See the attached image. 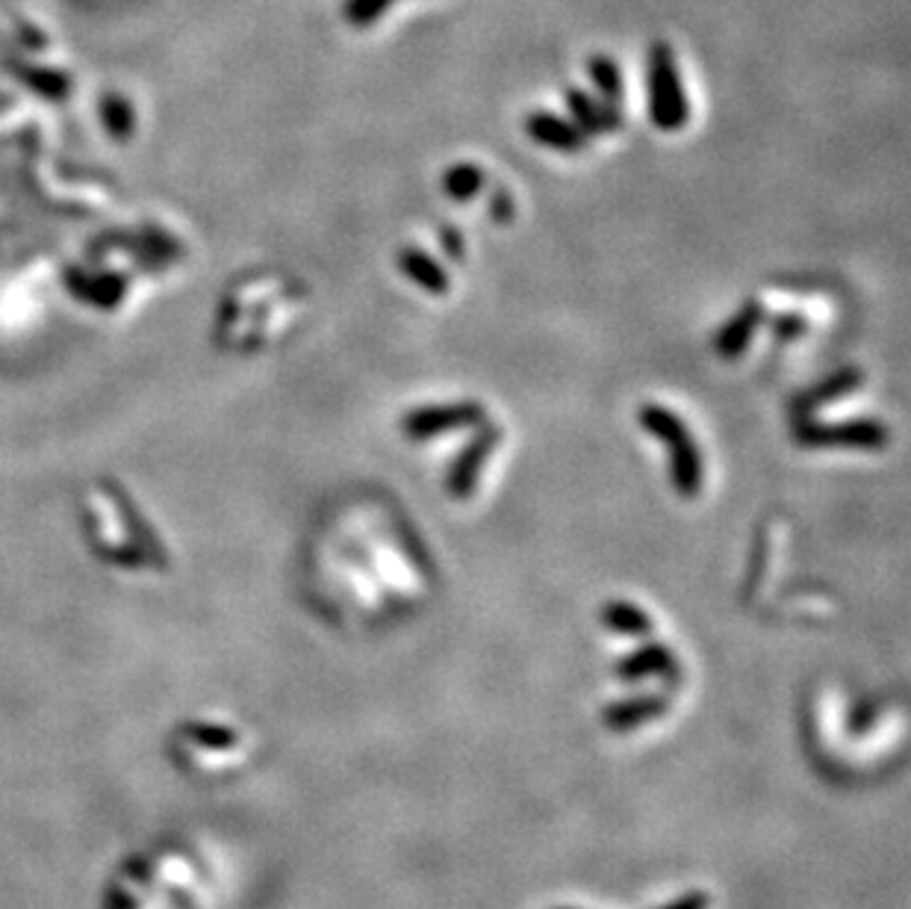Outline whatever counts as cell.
<instances>
[{
	"label": "cell",
	"mask_w": 911,
	"mask_h": 909,
	"mask_svg": "<svg viewBox=\"0 0 911 909\" xmlns=\"http://www.w3.org/2000/svg\"><path fill=\"white\" fill-rule=\"evenodd\" d=\"M643 432L652 434L655 441H661L666 446V455H670V482L682 496H696L702 490V482H705V464H702V452L700 446L693 443L687 425L679 414H673L670 407L664 405H643L638 414Z\"/></svg>",
	"instance_id": "6da1fadb"
},
{
	"label": "cell",
	"mask_w": 911,
	"mask_h": 909,
	"mask_svg": "<svg viewBox=\"0 0 911 909\" xmlns=\"http://www.w3.org/2000/svg\"><path fill=\"white\" fill-rule=\"evenodd\" d=\"M646 86H649V118L658 131H682L691 115L687 95H684L682 74L675 62L673 48L666 42H655L649 48L646 60Z\"/></svg>",
	"instance_id": "7a4b0ae2"
},
{
	"label": "cell",
	"mask_w": 911,
	"mask_h": 909,
	"mask_svg": "<svg viewBox=\"0 0 911 909\" xmlns=\"http://www.w3.org/2000/svg\"><path fill=\"white\" fill-rule=\"evenodd\" d=\"M794 441L808 450H829V446H843V450H882L891 434L886 423L859 416V420H843V423H815V420H799L794 425Z\"/></svg>",
	"instance_id": "3957f363"
},
{
	"label": "cell",
	"mask_w": 911,
	"mask_h": 909,
	"mask_svg": "<svg viewBox=\"0 0 911 909\" xmlns=\"http://www.w3.org/2000/svg\"><path fill=\"white\" fill-rule=\"evenodd\" d=\"M482 423V402H448V405L416 407L411 414H404L402 432L407 441H431L439 434L460 432V428H473Z\"/></svg>",
	"instance_id": "277c9868"
},
{
	"label": "cell",
	"mask_w": 911,
	"mask_h": 909,
	"mask_svg": "<svg viewBox=\"0 0 911 909\" xmlns=\"http://www.w3.org/2000/svg\"><path fill=\"white\" fill-rule=\"evenodd\" d=\"M499 425H484V428L475 432L473 441L457 452V458L452 461V467H448V494L457 496V499H466V496L473 494L475 485H478V476H482L484 461L490 458L493 446L499 443Z\"/></svg>",
	"instance_id": "5b68a950"
},
{
	"label": "cell",
	"mask_w": 911,
	"mask_h": 909,
	"mask_svg": "<svg viewBox=\"0 0 911 909\" xmlns=\"http://www.w3.org/2000/svg\"><path fill=\"white\" fill-rule=\"evenodd\" d=\"M526 133L528 140H535L537 145L561 151V154H576L588 142V136L579 131V124L570 122V118H561V115L546 113V110L526 115Z\"/></svg>",
	"instance_id": "8992f818"
},
{
	"label": "cell",
	"mask_w": 911,
	"mask_h": 909,
	"mask_svg": "<svg viewBox=\"0 0 911 909\" xmlns=\"http://www.w3.org/2000/svg\"><path fill=\"white\" fill-rule=\"evenodd\" d=\"M567 106H570L572 122L579 124V131L584 136L590 133H613L620 131L622 113L617 104L605 101V97H590L588 92L570 86L567 89Z\"/></svg>",
	"instance_id": "52a82bcc"
},
{
	"label": "cell",
	"mask_w": 911,
	"mask_h": 909,
	"mask_svg": "<svg viewBox=\"0 0 911 909\" xmlns=\"http://www.w3.org/2000/svg\"><path fill=\"white\" fill-rule=\"evenodd\" d=\"M762 319H764L762 301H744L735 317L728 319L726 326L717 331L714 349H717L720 358L735 361L737 354H744L746 345L753 343V337H755V331H758V326H762Z\"/></svg>",
	"instance_id": "ba28073f"
},
{
	"label": "cell",
	"mask_w": 911,
	"mask_h": 909,
	"mask_svg": "<svg viewBox=\"0 0 911 909\" xmlns=\"http://www.w3.org/2000/svg\"><path fill=\"white\" fill-rule=\"evenodd\" d=\"M675 659L670 653V647L649 641V644L638 647L634 653L622 655L617 662V676L625 682L646 680V676H658V673H673Z\"/></svg>",
	"instance_id": "9c48e42d"
},
{
	"label": "cell",
	"mask_w": 911,
	"mask_h": 909,
	"mask_svg": "<svg viewBox=\"0 0 911 909\" xmlns=\"http://www.w3.org/2000/svg\"><path fill=\"white\" fill-rule=\"evenodd\" d=\"M859 384H861L859 366H841V370H835L832 375H826L824 381H817L811 390H806V393L794 402V407H797L799 416H806V414H811V411H817V407L829 405V402H835V399L852 393Z\"/></svg>",
	"instance_id": "30bf717a"
},
{
	"label": "cell",
	"mask_w": 911,
	"mask_h": 909,
	"mask_svg": "<svg viewBox=\"0 0 911 909\" xmlns=\"http://www.w3.org/2000/svg\"><path fill=\"white\" fill-rule=\"evenodd\" d=\"M398 269H402L416 287L431 292V296H446L448 283H452L448 281L446 269H443L428 251H422V248L416 246H407L398 251Z\"/></svg>",
	"instance_id": "8fae6325"
},
{
	"label": "cell",
	"mask_w": 911,
	"mask_h": 909,
	"mask_svg": "<svg viewBox=\"0 0 911 909\" xmlns=\"http://www.w3.org/2000/svg\"><path fill=\"white\" fill-rule=\"evenodd\" d=\"M666 712V700L664 698H631V700H620L602 712V724L613 733H629L634 726L646 724L652 717H661Z\"/></svg>",
	"instance_id": "7c38bea8"
},
{
	"label": "cell",
	"mask_w": 911,
	"mask_h": 909,
	"mask_svg": "<svg viewBox=\"0 0 911 909\" xmlns=\"http://www.w3.org/2000/svg\"><path fill=\"white\" fill-rule=\"evenodd\" d=\"M602 623L613 632L631 638H643L652 632V618L629 600H611L608 606H602Z\"/></svg>",
	"instance_id": "4fadbf2b"
},
{
	"label": "cell",
	"mask_w": 911,
	"mask_h": 909,
	"mask_svg": "<svg viewBox=\"0 0 911 909\" xmlns=\"http://www.w3.org/2000/svg\"><path fill=\"white\" fill-rule=\"evenodd\" d=\"M484 180L487 177H484L482 166H475V163H455L443 175V189H446L452 202H473L475 195L482 193Z\"/></svg>",
	"instance_id": "5bb4252c"
},
{
	"label": "cell",
	"mask_w": 911,
	"mask_h": 909,
	"mask_svg": "<svg viewBox=\"0 0 911 909\" xmlns=\"http://www.w3.org/2000/svg\"><path fill=\"white\" fill-rule=\"evenodd\" d=\"M588 74L597 86L599 97H605L611 104H620L622 101V71L620 65L605 56V53H597L588 60Z\"/></svg>",
	"instance_id": "9a60e30c"
},
{
	"label": "cell",
	"mask_w": 911,
	"mask_h": 909,
	"mask_svg": "<svg viewBox=\"0 0 911 909\" xmlns=\"http://www.w3.org/2000/svg\"><path fill=\"white\" fill-rule=\"evenodd\" d=\"M395 0H345L342 3V18L349 21L351 27H372L377 18L384 16L386 9L393 7Z\"/></svg>",
	"instance_id": "2e32d148"
},
{
	"label": "cell",
	"mask_w": 911,
	"mask_h": 909,
	"mask_svg": "<svg viewBox=\"0 0 911 909\" xmlns=\"http://www.w3.org/2000/svg\"><path fill=\"white\" fill-rule=\"evenodd\" d=\"M773 328H776V334H779L781 340H790V337H799V331L806 328V322L799 317H781L773 322Z\"/></svg>",
	"instance_id": "e0dca14e"
},
{
	"label": "cell",
	"mask_w": 911,
	"mask_h": 909,
	"mask_svg": "<svg viewBox=\"0 0 911 909\" xmlns=\"http://www.w3.org/2000/svg\"><path fill=\"white\" fill-rule=\"evenodd\" d=\"M661 909H708V895H705V892L682 895L679 901H670L666 907H661Z\"/></svg>",
	"instance_id": "ac0fdd59"
},
{
	"label": "cell",
	"mask_w": 911,
	"mask_h": 909,
	"mask_svg": "<svg viewBox=\"0 0 911 909\" xmlns=\"http://www.w3.org/2000/svg\"><path fill=\"white\" fill-rule=\"evenodd\" d=\"M493 213L499 221H508V216L514 213V202H510V195L505 189H499V195L493 198Z\"/></svg>",
	"instance_id": "d6986e66"
},
{
	"label": "cell",
	"mask_w": 911,
	"mask_h": 909,
	"mask_svg": "<svg viewBox=\"0 0 911 909\" xmlns=\"http://www.w3.org/2000/svg\"><path fill=\"white\" fill-rule=\"evenodd\" d=\"M443 246H446V251L455 257V260H460V257H464V239L457 237V230H452V228L443 230Z\"/></svg>",
	"instance_id": "ffe728a7"
},
{
	"label": "cell",
	"mask_w": 911,
	"mask_h": 909,
	"mask_svg": "<svg viewBox=\"0 0 911 909\" xmlns=\"http://www.w3.org/2000/svg\"><path fill=\"white\" fill-rule=\"evenodd\" d=\"M558 909H570V907H558Z\"/></svg>",
	"instance_id": "44dd1931"
}]
</instances>
